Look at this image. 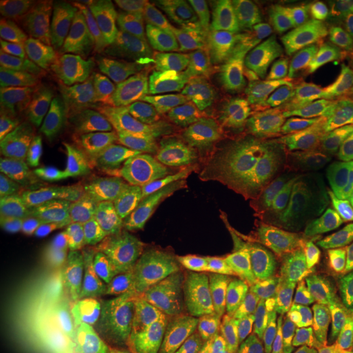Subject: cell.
Wrapping results in <instances>:
<instances>
[{"label":"cell","instance_id":"2e32d148","mask_svg":"<svg viewBox=\"0 0 353 353\" xmlns=\"http://www.w3.org/2000/svg\"><path fill=\"white\" fill-rule=\"evenodd\" d=\"M99 210V193L68 180L46 179L2 167L0 213L12 218H88Z\"/></svg>","mask_w":353,"mask_h":353},{"label":"cell","instance_id":"44dd1931","mask_svg":"<svg viewBox=\"0 0 353 353\" xmlns=\"http://www.w3.org/2000/svg\"><path fill=\"white\" fill-rule=\"evenodd\" d=\"M0 90L13 103L56 112L70 97L64 82L37 54L19 46H3L0 52Z\"/></svg>","mask_w":353,"mask_h":353},{"label":"cell","instance_id":"8fae6325","mask_svg":"<svg viewBox=\"0 0 353 353\" xmlns=\"http://www.w3.org/2000/svg\"><path fill=\"white\" fill-rule=\"evenodd\" d=\"M134 229L123 216L97 213L79 244L76 257L61 278L70 303L83 314H103L134 247Z\"/></svg>","mask_w":353,"mask_h":353},{"label":"cell","instance_id":"8992f818","mask_svg":"<svg viewBox=\"0 0 353 353\" xmlns=\"http://www.w3.org/2000/svg\"><path fill=\"white\" fill-rule=\"evenodd\" d=\"M232 185L206 208L169 216L149 213L154 244L169 276V285L198 273L226 270L237 263V231Z\"/></svg>","mask_w":353,"mask_h":353},{"label":"cell","instance_id":"484cf974","mask_svg":"<svg viewBox=\"0 0 353 353\" xmlns=\"http://www.w3.org/2000/svg\"><path fill=\"white\" fill-rule=\"evenodd\" d=\"M2 125L15 134L52 145H68L65 131L61 121V112L48 108L25 107L2 99Z\"/></svg>","mask_w":353,"mask_h":353},{"label":"cell","instance_id":"e0dca14e","mask_svg":"<svg viewBox=\"0 0 353 353\" xmlns=\"http://www.w3.org/2000/svg\"><path fill=\"white\" fill-rule=\"evenodd\" d=\"M0 161L6 169L23 174L68 180L94 192L112 188V175L92 164L72 145H52L23 138L0 128Z\"/></svg>","mask_w":353,"mask_h":353},{"label":"cell","instance_id":"4316f807","mask_svg":"<svg viewBox=\"0 0 353 353\" xmlns=\"http://www.w3.org/2000/svg\"><path fill=\"white\" fill-rule=\"evenodd\" d=\"M286 6L316 32L353 37V0H290Z\"/></svg>","mask_w":353,"mask_h":353},{"label":"cell","instance_id":"f546056e","mask_svg":"<svg viewBox=\"0 0 353 353\" xmlns=\"http://www.w3.org/2000/svg\"><path fill=\"white\" fill-rule=\"evenodd\" d=\"M81 353H105V345L100 339H88Z\"/></svg>","mask_w":353,"mask_h":353},{"label":"cell","instance_id":"cb8c5ba5","mask_svg":"<svg viewBox=\"0 0 353 353\" xmlns=\"http://www.w3.org/2000/svg\"><path fill=\"white\" fill-rule=\"evenodd\" d=\"M185 353H294L296 342L290 327L236 330L210 337H185Z\"/></svg>","mask_w":353,"mask_h":353},{"label":"cell","instance_id":"83f0119b","mask_svg":"<svg viewBox=\"0 0 353 353\" xmlns=\"http://www.w3.org/2000/svg\"><path fill=\"white\" fill-rule=\"evenodd\" d=\"M316 268L327 288L353 306V252L335 255Z\"/></svg>","mask_w":353,"mask_h":353},{"label":"cell","instance_id":"52a82bcc","mask_svg":"<svg viewBox=\"0 0 353 353\" xmlns=\"http://www.w3.org/2000/svg\"><path fill=\"white\" fill-rule=\"evenodd\" d=\"M219 17L267 108L278 112L298 77L291 65L294 33L283 8L275 0H244L231 2Z\"/></svg>","mask_w":353,"mask_h":353},{"label":"cell","instance_id":"5bb4252c","mask_svg":"<svg viewBox=\"0 0 353 353\" xmlns=\"http://www.w3.org/2000/svg\"><path fill=\"white\" fill-rule=\"evenodd\" d=\"M353 247V179L291 211L276 247L285 267H319Z\"/></svg>","mask_w":353,"mask_h":353},{"label":"cell","instance_id":"4fadbf2b","mask_svg":"<svg viewBox=\"0 0 353 353\" xmlns=\"http://www.w3.org/2000/svg\"><path fill=\"white\" fill-rule=\"evenodd\" d=\"M169 306V276L152 242H136L125 272L100 317V330L123 350L148 337Z\"/></svg>","mask_w":353,"mask_h":353},{"label":"cell","instance_id":"d6986e66","mask_svg":"<svg viewBox=\"0 0 353 353\" xmlns=\"http://www.w3.org/2000/svg\"><path fill=\"white\" fill-rule=\"evenodd\" d=\"M88 8L79 0H3L0 32L12 46H51L77 23Z\"/></svg>","mask_w":353,"mask_h":353},{"label":"cell","instance_id":"6da1fadb","mask_svg":"<svg viewBox=\"0 0 353 353\" xmlns=\"http://www.w3.org/2000/svg\"><path fill=\"white\" fill-rule=\"evenodd\" d=\"M236 165L232 145L214 149L188 136L159 134L145 139L126 174L157 211L175 216L219 200Z\"/></svg>","mask_w":353,"mask_h":353},{"label":"cell","instance_id":"30bf717a","mask_svg":"<svg viewBox=\"0 0 353 353\" xmlns=\"http://www.w3.org/2000/svg\"><path fill=\"white\" fill-rule=\"evenodd\" d=\"M267 138L329 149L353 161V99L298 74L286 103L260 128Z\"/></svg>","mask_w":353,"mask_h":353},{"label":"cell","instance_id":"f1b7e54d","mask_svg":"<svg viewBox=\"0 0 353 353\" xmlns=\"http://www.w3.org/2000/svg\"><path fill=\"white\" fill-rule=\"evenodd\" d=\"M296 342L294 353H353L352 339L334 337L311 329L291 330Z\"/></svg>","mask_w":353,"mask_h":353},{"label":"cell","instance_id":"7402d4cb","mask_svg":"<svg viewBox=\"0 0 353 353\" xmlns=\"http://www.w3.org/2000/svg\"><path fill=\"white\" fill-rule=\"evenodd\" d=\"M298 74L353 99V37L303 30L294 34Z\"/></svg>","mask_w":353,"mask_h":353},{"label":"cell","instance_id":"5b68a950","mask_svg":"<svg viewBox=\"0 0 353 353\" xmlns=\"http://www.w3.org/2000/svg\"><path fill=\"white\" fill-rule=\"evenodd\" d=\"M169 306L185 329V337L192 339L283 327V317L267 294L245 276L226 270L198 273L170 283Z\"/></svg>","mask_w":353,"mask_h":353},{"label":"cell","instance_id":"4dcf8cb0","mask_svg":"<svg viewBox=\"0 0 353 353\" xmlns=\"http://www.w3.org/2000/svg\"><path fill=\"white\" fill-rule=\"evenodd\" d=\"M350 252H353V247H352V250H350Z\"/></svg>","mask_w":353,"mask_h":353},{"label":"cell","instance_id":"9a60e30c","mask_svg":"<svg viewBox=\"0 0 353 353\" xmlns=\"http://www.w3.org/2000/svg\"><path fill=\"white\" fill-rule=\"evenodd\" d=\"M61 121L69 144L108 175L126 170L145 143L131 114L81 94H72L63 105Z\"/></svg>","mask_w":353,"mask_h":353},{"label":"cell","instance_id":"9c48e42d","mask_svg":"<svg viewBox=\"0 0 353 353\" xmlns=\"http://www.w3.org/2000/svg\"><path fill=\"white\" fill-rule=\"evenodd\" d=\"M237 270L267 294L291 330L311 329L353 341V306L327 288L316 267L255 262Z\"/></svg>","mask_w":353,"mask_h":353},{"label":"cell","instance_id":"ac0fdd59","mask_svg":"<svg viewBox=\"0 0 353 353\" xmlns=\"http://www.w3.org/2000/svg\"><path fill=\"white\" fill-rule=\"evenodd\" d=\"M182 12L192 20H195L196 25L201 26L211 39L219 68L231 87L234 99H236L237 130L247 132V134L260 131V128L263 126V123L272 113L265 105L257 85H255L254 79L221 17L200 6L182 7Z\"/></svg>","mask_w":353,"mask_h":353},{"label":"cell","instance_id":"7c38bea8","mask_svg":"<svg viewBox=\"0 0 353 353\" xmlns=\"http://www.w3.org/2000/svg\"><path fill=\"white\" fill-rule=\"evenodd\" d=\"M239 154L250 179L290 208H301L353 179V161L337 154L245 141Z\"/></svg>","mask_w":353,"mask_h":353},{"label":"cell","instance_id":"ffe728a7","mask_svg":"<svg viewBox=\"0 0 353 353\" xmlns=\"http://www.w3.org/2000/svg\"><path fill=\"white\" fill-rule=\"evenodd\" d=\"M234 221L237 257L275 262L276 247L290 224V216L265 190L250 183H234Z\"/></svg>","mask_w":353,"mask_h":353},{"label":"cell","instance_id":"d4e9b609","mask_svg":"<svg viewBox=\"0 0 353 353\" xmlns=\"http://www.w3.org/2000/svg\"><path fill=\"white\" fill-rule=\"evenodd\" d=\"M48 298L10 281H2L0 293V352L37 325L51 311Z\"/></svg>","mask_w":353,"mask_h":353},{"label":"cell","instance_id":"ba28073f","mask_svg":"<svg viewBox=\"0 0 353 353\" xmlns=\"http://www.w3.org/2000/svg\"><path fill=\"white\" fill-rule=\"evenodd\" d=\"M92 218L2 219V281L41 293L44 285L68 272Z\"/></svg>","mask_w":353,"mask_h":353},{"label":"cell","instance_id":"603a6c76","mask_svg":"<svg viewBox=\"0 0 353 353\" xmlns=\"http://www.w3.org/2000/svg\"><path fill=\"white\" fill-rule=\"evenodd\" d=\"M87 341L85 314L65 303L52 307L0 353H81Z\"/></svg>","mask_w":353,"mask_h":353},{"label":"cell","instance_id":"3957f363","mask_svg":"<svg viewBox=\"0 0 353 353\" xmlns=\"http://www.w3.org/2000/svg\"><path fill=\"white\" fill-rule=\"evenodd\" d=\"M236 123V99L219 68L210 37L196 25L148 130L152 136L182 134L214 148Z\"/></svg>","mask_w":353,"mask_h":353},{"label":"cell","instance_id":"7a4b0ae2","mask_svg":"<svg viewBox=\"0 0 353 353\" xmlns=\"http://www.w3.org/2000/svg\"><path fill=\"white\" fill-rule=\"evenodd\" d=\"M131 2L88 6L77 23L50 46L52 63L76 94L114 112H128L126 39L132 30Z\"/></svg>","mask_w":353,"mask_h":353},{"label":"cell","instance_id":"277c9868","mask_svg":"<svg viewBox=\"0 0 353 353\" xmlns=\"http://www.w3.org/2000/svg\"><path fill=\"white\" fill-rule=\"evenodd\" d=\"M196 21L164 3H139L132 13L126 59L128 112L138 125L149 126L169 90L185 44Z\"/></svg>","mask_w":353,"mask_h":353}]
</instances>
